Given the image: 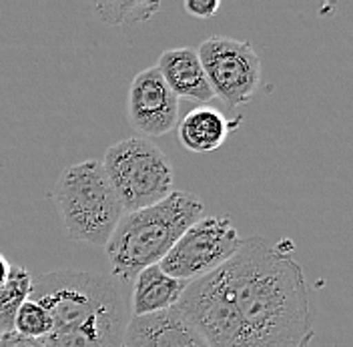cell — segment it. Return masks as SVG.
<instances>
[{"label": "cell", "mask_w": 353, "mask_h": 347, "mask_svg": "<svg viewBox=\"0 0 353 347\" xmlns=\"http://www.w3.org/2000/svg\"><path fill=\"white\" fill-rule=\"evenodd\" d=\"M175 309L209 347H309L315 327L303 267L287 243L247 237L213 273L187 285Z\"/></svg>", "instance_id": "obj_1"}, {"label": "cell", "mask_w": 353, "mask_h": 347, "mask_svg": "<svg viewBox=\"0 0 353 347\" xmlns=\"http://www.w3.org/2000/svg\"><path fill=\"white\" fill-rule=\"evenodd\" d=\"M28 299L48 311L52 329L44 347H123L127 305L107 275L57 269L32 279Z\"/></svg>", "instance_id": "obj_2"}, {"label": "cell", "mask_w": 353, "mask_h": 347, "mask_svg": "<svg viewBox=\"0 0 353 347\" xmlns=\"http://www.w3.org/2000/svg\"><path fill=\"white\" fill-rule=\"evenodd\" d=\"M203 215V201L187 191H173L151 207L125 213L105 245L112 277L129 283L145 267L159 265Z\"/></svg>", "instance_id": "obj_3"}, {"label": "cell", "mask_w": 353, "mask_h": 347, "mask_svg": "<svg viewBox=\"0 0 353 347\" xmlns=\"http://www.w3.org/2000/svg\"><path fill=\"white\" fill-rule=\"evenodd\" d=\"M50 199L68 237L77 243L105 247L125 215L101 161L94 159L66 167L57 179Z\"/></svg>", "instance_id": "obj_4"}, {"label": "cell", "mask_w": 353, "mask_h": 347, "mask_svg": "<svg viewBox=\"0 0 353 347\" xmlns=\"http://www.w3.org/2000/svg\"><path fill=\"white\" fill-rule=\"evenodd\" d=\"M101 165L125 213L151 207L173 193L171 159L143 137L110 145Z\"/></svg>", "instance_id": "obj_5"}, {"label": "cell", "mask_w": 353, "mask_h": 347, "mask_svg": "<svg viewBox=\"0 0 353 347\" xmlns=\"http://www.w3.org/2000/svg\"><path fill=\"white\" fill-rule=\"evenodd\" d=\"M241 235L229 217H203L193 223L159 267L181 281H197L231 259L241 247Z\"/></svg>", "instance_id": "obj_6"}, {"label": "cell", "mask_w": 353, "mask_h": 347, "mask_svg": "<svg viewBox=\"0 0 353 347\" xmlns=\"http://www.w3.org/2000/svg\"><path fill=\"white\" fill-rule=\"evenodd\" d=\"M209 87L229 107L249 103L261 83V61L245 41L211 37L197 48Z\"/></svg>", "instance_id": "obj_7"}, {"label": "cell", "mask_w": 353, "mask_h": 347, "mask_svg": "<svg viewBox=\"0 0 353 347\" xmlns=\"http://www.w3.org/2000/svg\"><path fill=\"white\" fill-rule=\"evenodd\" d=\"M127 110L134 129L147 137H161L175 129L179 121V99L167 87L159 70L151 66L132 79Z\"/></svg>", "instance_id": "obj_8"}, {"label": "cell", "mask_w": 353, "mask_h": 347, "mask_svg": "<svg viewBox=\"0 0 353 347\" xmlns=\"http://www.w3.org/2000/svg\"><path fill=\"white\" fill-rule=\"evenodd\" d=\"M123 347H209V344L173 307L153 315L131 317Z\"/></svg>", "instance_id": "obj_9"}, {"label": "cell", "mask_w": 353, "mask_h": 347, "mask_svg": "<svg viewBox=\"0 0 353 347\" xmlns=\"http://www.w3.org/2000/svg\"><path fill=\"white\" fill-rule=\"evenodd\" d=\"M154 68L159 70V75L163 77L167 87L173 90L176 99L195 103H209L211 99H215L209 87L205 68L201 65L197 48H169L159 57Z\"/></svg>", "instance_id": "obj_10"}, {"label": "cell", "mask_w": 353, "mask_h": 347, "mask_svg": "<svg viewBox=\"0 0 353 347\" xmlns=\"http://www.w3.org/2000/svg\"><path fill=\"white\" fill-rule=\"evenodd\" d=\"M132 281V317L153 315L173 309L189 285L187 281L167 275L159 265L145 267Z\"/></svg>", "instance_id": "obj_11"}, {"label": "cell", "mask_w": 353, "mask_h": 347, "mask_svg": "<svg viewBox=\"0 0 353 347\" xmlns=\"http://www.w3.org/2000/svg\"><path fill=\"white\" fill-rule=\"evenodd\" d=\"M243 119L233 123L225 119V115L211 107H197L189 110L176 125V135L181 145L191 152H211L219 149L227 141L229 132L235 129Z\"/></svg>", "instance_id": "obj_12"}, {"label": "cell", "mask_w": 353, "mask_h": 347, "mask_svg": "<svg viewBox=\"0 0 353 347\" xmlns=\"http://www.w3.org/2000/svg\"><path fill=\"white\" fill-rule=\"evenodd\" d=\"M32 287L30 273L21 265H10L6 281L0 285V335L12 333L14 315L28 299Z\"/></svg>", "instance_id": "obj_13"}, {"label": "cell", "mask_w": 353, "mask_h": 347, "mask_svg": "<svg viewBox=\"0 0 353 347\" xmlns=\"http://www.w3.org/2000/svg\"><path fill=\"white\" fill-rule=\"evenodd\" d=\"M97 17L107 24H132V22L151 21L161 10V4L154 0H131V2H97L92 6Z\"/></svg>", "instance_id": "obj_14"}, {"label": "cell", "mask_w": 353, "mask_h": 347, "mask_svg": "<svg viewBox=\"0 0 353 347\" xmlns=\"http://www.w3.org/2000/svg\"><path fill=\"white\" fill-rule=\"evenodd\" d=\"M50 329H52V321H50L48 311L32 299H26L14 315L12 331L21 337L41 341L50 333Z\"/></svg>", "instance_id": "obj_15"}, {"label": "cell", "mask_w": 353, "mask_h": 347, "mask_svg": "<svg viewBox=\"0 0 353 347\" xmlns=\"http://www.w3.org/2000/svg\"><path fill=\"white\" fill-rule=\"evenodd\" d=\"M183 6L195 19H209V17H215V12L221 8V2L219 0H187Z\"/></svg>", "instance_id": "obj_16"}, {"label": "cell", "mask_w": 353, "mask_h": 347, "mask_svg": "<svg viewBox=\"0 0 353 347\" xmlns=\"http://www.w3.org/2000/svg\"><path fill=\"white\" fill-rule=\"evenodd\" d=\"M0 347H44L41 341H34V339H26L17 335L14 331L12 333H4L0 335Z\"/></svg>", "instance_id": "obj_17"}, {"label": "cell", "mask_w": 353, "mask_h": 347, "mask_svg": "<svg viewBox=\"0 0 353 347\" xmlns=\"http://www.w3.org/2000/svg\"><path fill=\"white\" fill-rule=\"evenodd\" d=\"M8 271H10V263H8V261L0 255V285L6 281V277H8Z\"/></svg>", "instance_id": "obj_18"}]
</instances>
